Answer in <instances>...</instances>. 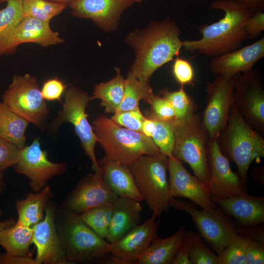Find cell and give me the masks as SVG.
Returning <instances> with one entry per match:
<instances>
[{
	"instance_id": "cell-1",
	"label": "cell",
	"mask_w": 264,
	"mask_h": 264,
	"mask_svg": "<svg viewBox=\"0 0 264 264\" xmlns=\"http://www.w3.org/2000/svg\"><path fill=\"white\" fill-rule=\"evenodd\" d=\"M180 34L179 26L169 18L129 34L126 41L135 55L130 71L138 79L149 81L158 68L179 56Z\"/></svg>"
},
{
	"instance_id": "cell-2",
	"label": "cell",
	"mask_w": 264,
	"mask_h": 264,
	"mask_svg": "<svg viewBox=\"0 0 264 264\" xmlns=\"http://www.w3.org/2000/svg\"><path fill=\"white\" fill-rule=\"evenodd\" d=\"M209 6L223 11L224 17L212 24L199 26L201 37L182 41V47L214 57L241 47L247 39L246 23L254 12L237 0H215Z\"/></svg>"
},
{
	"instance_id": "cell-3",
	"label": "cell",
	"mask_w": 264,
	"mask_h": 264,
	"mask_svg": "<svg viewBox=\"0 0 264 264\" xmlns=\"http://www.w3.org/2000/svg\"><path fill=\"white\" fill-rule=\"evenodd\" d=\"M93 131L106 157L129 166L143 155H156L161 152L152 138L101 115L92 122Z\"/></svg>"
},
{
	"instance_id": "cell-4",
	"label": "cell",
	"mask_w": 264,
	"mask_h": 264,
	"mask_svg": "<svg viewBox=\"0 0 264 264\" xmlns=\"http://www.w3.org/2000/svg\"><path fill=\"white\" fill-rule=\"evenodd\" d=\"M222 154L236 165L246 186L249 166L264 157V138L242 118L233 103L224 129L217 139Z\"/></svg>"
},
{
	"instance_id": "cell-5",
	"label": "cell",
	"mask_w": 264,
	"mask_h": 264,
	"mask_svg": "<svg viewBox=\"0 0 264 264\" xmlns=\"http://www.w3.org/2000/svg\"><path fill=\"white\" fill-rule=\"evenodd\" d=\"M168 163V157L161 152L156 155H143L128 166L143 200L155 219L170 206Z\"/></svg>"
},
{
	"instance_id": "cell-6",
	"label": "cell",
	"mask_w": 264,
	"mask_h": 264,
	"mask_svg": "<svg viewBox=\"0 0 264 264\" xmlns=\"http://www.w3.org/2000/svg\"><path fill=\"white\" fill-rule=\"evenodd\" d=\"M58 229L66 257L72 264L99 262L110 252V243L97 235L78 214L64 211Z\"/></svg>"
},
{
	"instance_id": "cell-7",
	"label": "cell",
	"mask_w": 264,
	"mask_h": 264,
	"mask_svg": "<svg viewBox=\"0 0 264 264\" xmlns=\"http://www.w3.org/2000/svg\"><path fill=\"white\" fill-rule=\"evenodd\" d=\"M174 143L172 156L189 164L194 176L209 192L206 132L201 117L194 112L182 120L172 122Z\"/></svg>"
},
{
	"instance_id": "cell-8",
	"label": "cell",
	"mask_w": 264,
	"mask_h": 264,
	"mask_svg": "<svg viewBox=\"0 0 264 264\" xmlns=\"http://www.w3.org/2000/svg\"><path fill=\"white\" fill-rule=\"evenodd\" d=\"M3 103L29 123L42 128L49 114L36 77L28 74L14 75L2 95Z\"/></svg>"
},
{
	"instance_id": "cell-9",
	"label": "cell",
	"mask_w": 264,
	"mask_h": 264,
	"mask_svg": "<svg viewBox=\"0 0 264 264\" xmlns=\"http://www.w3.org/2000/svg\"><path fill=\"white\" fill-rule=\"evenodd\" d=\"M63 96V109L52 121V126L56 129L65 122L72 124L83 148L91 161L92 169L95 173L100 174L95 154L97 138L88 121V114L86 111L90 97L87 92L77 87H71L66 89Z\"/></svg>"
},
{
	"instance_id": "cell-10",
	"label": "cell",
	"mask_w": 264,
	"mask_h": 264,
	"mask_svg": "<svg viewBox=\"0 0 264 264\" xmlns=\"http://www.w3.org/2000/svg\"><path fill=\"white\" fill-rule=\"evenodd\" d=\"M170 206L189 214L201 236L212 246L218 255L237 234V227L217 204L212 211L199 210L192 203L172 198Z\"/></svg>"
},
{
	"instance_id": "cell-11",
	"label": "cell",
	"mask_w": 264,
	"mask_h": 264,
	"mask_svg": "<svg viewBox=\"0 0 264 264\" xmlns=\"http://www.w3.org/2000/svg\"><path fill=\"white\" fill-rule=\"evenodd\" d=\"M237 75H218L206 84V106L201 117L209 139H217L227 124L234 103V83Z\"/></svg>"
},
{
	"instance_id": "cell-12",
	"label": "cell",
	"mask_w": 264,
	"mask_h": 264,
	"mask_svg": "<svg viewBox=\"0 0 264 264\" xmlns=\"http://www.w3.org/2000/svg\"><path fill=\"white\" fill-rule=\"evenodd\" d=\"M234 104L245 121L264 133V88L258 71L252 69L237 75L234 83Z\"/></svg>"
},
{
	"instance_id": "cell-13",
	"label": "cell",
	"mask_w": 264,
	"mask_h": 264,
	"mask_svg": "<svg viewBox=\"0 0 264 264\" xmlns=\"http://www.w3.org/2000/svg\"><path fill=\"white\" fill-rule=\"evenodd\" d=\"M209 192L212 197L224 199L247 194V186L238 172L232 170L230 160L221 152L217 139L206 144Z\"/></svg>"
},
{
	"instance_id": "cell-14",
	"label": "cell",
	"mask_w": 264,
	"mask_h": 264,
	"mask_svg": "<svg viewBox=\"0 0 264 264\" xmlns=\"http://www.w3.org/2000/svg\"><path fill=\"white\" fill-rule=\"evenodd\" d=\"M15 171L26 176L34 192L41 191L52 177L62 174L67 169L66 163L51 162L47 153L41 147L39 137L35 138L29 146L20 150Z\"/></svg>"
},
{
	"instance_id": "cell-15",
	"label": "cell",
	"mask_w": 264,
	"mask_h": 264,
	"mask_svg": "<svg viewBox=\"0 0 264 264\" xmlns=\"http://www.w3.org/2000/svg\"><path fill=\"white\" fill-rule=\"evenodd\" d=\"M43 219L33 226L32 242L37 249L36 264H72L66 257L55 223L52 205H46Z\"/></svg>"
},
{
	"instance_id": "cell-16",
	"label": "cell",
	"mask_w": 264,
	"mask_h": 264,
	"mask_svg": "<svg viewBox=\"0 0 264 264\" xmlns=\"http://www.w3.org/2000/svg\"><path fill=\"white\" fill-rule=\"evenodd\" d=\"M169 186L172 198H185L209 212L214 210L217 204L200 181L191 175L180 160L168 157Z\"/></svg>"
},
{
	"instance_id": "cell-17",
	"label": "cell",
	"mask_w": 264,
	"mask_h": 264,
	"mask_svg": "<svg viewBox=\"0 0 264 264\" xmlns=\"http://www.w3.org/2000/svg\"><path fill=\"white\" fill-rule=\"evenodd\" d=\"M118 197L95 173L82 178L70 193L65 203L66 210L82 214L96 207L114 203Z\"/></svg>"
},
{
	"instance_id": "cell-18",
	"label": "cell",
	"mask_w": 264,
	"mask_h": 264,
	"mask_svg": "<svg viewBox=\"0 0 264 264\" xmlns=\"http://www.w3.org/2000/svg\"><path fill=\"white\" fill-rule=\"evenodd\" d=\"M134 0H74L68 5L75 17L89 19L106 31L116 28L122 13Z\"/></svg>"
},
{
	"instance_id": "cell-19",
	"label": "cell",
	"mask_w": 264,
	"mask_h": 264,
	"mask_svg": "<svg viewBox=\"0 0 264 264\" xmlns=\"http://www.w3.org/2000/svg\"><path fill=\"white\" fill-rule=\"evenodd\" d=\"M64 42V39L51 28L49 23L25 17L10 34L0 41V55L13 51L24 43H35L46 47Z\"/></svg>"
},
{
	"instance_id": "cell-20",
	"label": "cell",
	"mask_w": 264,
	"mask_h": 264,
	"mask_svg": "<svg viewBox=\"0 0 264 264\" xmlns=\"http://www.w3.org/2000/svg\"><path fill=\"white\" fill-rule=\"evenodd\" d=\"M264 57L263 37L250 44L214 57L210 62V70L216 76L232 77L253 69Z\"/></svg>"
},
{
	"instance_id": "cell-21",
	"label": "cell",
	"mask_w": 264,
	"mask_h": 264,
	"mask_svg": "<svg viewBox=\"0 0 264 264\" xmlns=\"http://www.w3.org/2000/svg\"><path fill=\"white\" fill-rule=\"evenodd\" d=\"M157 228L155 219L152 217L133 228L119 240L110 243V253L128 264H134L157 236Z\"/></svg>"
},
{
	"instance_id": "cell-22",
	"label": "cell",
	"mask_w": 264,
	"mask_h": 264,
	"mask_svg": "<svg viewBox=\"0 0 264 264\" xmlns=\"http://www.w3.org/2000/svg\"><path fill=\"white\" fill-rule=\"evenodd\" d=\"M212 198L224 212L234 218L241 227L264 223V196H254L247 193L224 199Z\"/></svg>"
},
{
	"instance_id": "cell-23",
	"label": "cell",
	"mask_w": 264,
	"mask_h": 264,
	"mask_svg": "<svg viewBox=\"0 0 264 264\" xmlns=\"http://www.w3.org/2000/svg\"><path fill=\"white\" fill-rule=\"evenodd\" d=\"M98 163L104 181L118 197L138 201L143 200L128 166L111 160L106 156L98 161Z\"/></svg>"
},
{
	"instance_id": "cell-24",
	"label": "cell",
	"mask_w": 264,
	"mask_h": 264,
	"mask_svg": "<svg viewBox=\"0 0 264 264\" xmlns=\"http://www.w3.org/2000/svg\"><path fill=\"white\" fill-rule=\"evenodd\" d=\"M137 200L118 197L113 204V212L106 240L113 242L138 225L141 220L142 207Z\"/></svg>"
},
{
	"instance_id": "cell-25",
	"label": "cell",
	"mask_w": 264,
	"mask_h": 264,
	"mask_svg": "<svg viewBox=\"0 0 264 264\" xmlns=\"http://www.w3.org/2000/svg\"><path fill=\"white\" fill-rule=\"evenodd\" d=\"M187 232L183 226L173 235L160 238L156 236L144 253L134 264H170L181 246Z\"/></svg>"
},
{
	"instance_id": "cell-26",
	"label": "cell",
	"mask_w": 264,
	"mask_h": 264,
	"mask_svg": "<svg viewBox=\"0 0 264 264\" xmlns=\"http://www.w3.org/2000/svg\"><path fill=\"white\" fill-rule=\"evenodd\" d=\"M52 196L49 185H46L41 191L29 193L24 198L17 199L16 208L18 214L17 222L33 227L42 220L46 204Z\"/></svg>"
},
{
	"instance_id": "cell-27",
	"label": "cell",
	"mask_w": 264,
	"mask_h": 264,
	"mask_svg": "<svg viewBox=\"0 0 264 264\" xmlns=\"http://www.w3.org/2000/svg\"><path fill=\"white\" fill-rule=\"evenodd\" d=\"M116 76L111 80L94 86L90 101L101 100L100 105L105 108V112L115 113L122 102L125 91V79L120 69L115 67Z\"/></svg>"
},
{
	"instance_id": "cell-28",
	"label": "cell",
	"mask_w": 264,
	"mask_h": 264,
	"mask_svg": "<svg viewBox=\"0 0 264 264\" xmlns=\"http://www.w3.org/2000/svg\"><path fill=\"white\" fill-rule=\"evenodd\" d=\"M33 238V227L16 222L13 225L0 230V245L6 252L13 255H30L29 247Z\"/></svg>"
},
{
	"instance_id": "cell-29",
	"label": "cell",
	"mask_w": 264,
	"mask_h": 264,
	"mask_svg": "<svg viewBox=\"0 0 264 264\" xmlns=\"http://www.w3.org/2000/svg\"><path fill=\"white\" fill-rule=\"evenodd\" d=\"M29 122L0 102V138L17 146H25V132Z\"/></svg>"
},
{
	"instance_id": "cell-30",
	"label": "cell",
	"mask_w": 264,
	"mask_h": 264,
	"mask_svg": "<svg viewBox=\"0 0 264 264\" xmlns=\"http://www.w3.org/2000/svg\"><path fill=\"white\" fill-rule=\"evenodd\" d=\"M154 94L149 81L138 79L130 71L125 79V91L122 102L115 113L139 107L140 101L143 100L147 103Z\"/></svg>"
},
{
	"instance_id": "cell-31",
	"label": "cell",
	"mask_w": 264,
	"mask_h": 264,
	"mask_svg": "<svg viewBox=\"0 0 264 264\" xmlns=\"http://www.w3.org/2000/svg\"><path fill=\"white\" fill-rule=\"evenodd\" d=\"M237 230V234L218 255L220 264H246V251L251 236L249 231L242 227Z\"/></svg>"
},
{
	"instance_id": "cell-32",
	"label": "cell",
	"mask_w": 264,
	"mask_h": 264,
	"mask_svg": "<svg viewBox=\"0 0 264 264\" xmlns=\"http://www.w3.org/2000/svg\"><path fill=\"white\" fill-rule=\"evenodd\" d=\"M68 5L57 3L46 0H22L24 17H30L41 22L50 23Z\"/></svg>"
},
{
	"instance_id": "cell-33",
	"label": "cell",
	"mask_w": 264,
	"mask_h": 264,
	"mask_svg": "<svg viewBox=\"0 0 264 264\" xmlns=\"http://www.w3.org/2000/svg\"><path fill=\"white\" fill-rule=\"evenodd\" d=\"M114 203L100 205L80 214L82 220L97 235L105 239L108 235Z\"/></svg>"
},
{
	"instance_id": "cell-34",
	"label": "cell",
	"mask_w": 264,
	"mask_h": 264,
	"mask_svg": "<svg viewBox=\"0 0 264 264\" xmlns=\"http://www.w3.org/2000/svg\"><path fill=\"white\" fill-rule=\"evenodd\" d=\"M160 93L173 108L175 119L182 120L195 112L196 106L192 98L185 91L184 86L180 85L179 89L174 91L164 88L160 90Z\"/></svg>"
},
{
	"instance_id": "cell-35",
	"label": "cell",
	"mask_w": 264,
	"mask_h": 264,
	"mask_svg": "<svg viewBox=\"0 0 264 264\" xmlns=\"http://www.w3.org/2000/svg\"><path fill=\"white\" fill-rule=\"evenodd\" d=\"M6 5L0 10V41L10 34L24 18L22 0H5Z\"/></svg>"
},
{
	"instance_id": "cell-36",
	"label": "cell",
	"mask_w": 264,
	"mask_h": 264,
	"mask_svg": "<svg viewBox=\"0 0 264 264\" xmlns=\"http://www.w3.org/2000/svg\"><path fill=\"white\" fill-rule=\"evenodd\" d=\"M189 255L192 264H220L218 256L206 246L198 233L187 232Z\"/></svg>"
},
{
	"instance_id": "cell-37",
	"label": "cell",
	"mask_w": 264,
	"mask_h": 264,
	"mask_svg": "<svg viewBox=\"0 0 264 264\" xmlns=\"http://www.w3.org/2000/svg\"><path fill=\"white\" fill-rule=\"evenodd\" d=\"M154 120L156 128L152 136L160 151L168 157L172 156L174 134L172 122L160 120L147 112V116Z\"/></svg>"
},
{
	"instance_id": "cell-38",
	"label": "cell",
	"mask_w": 264,
	"mask_h": 264,
	"mask_svg": "<svg viewBox=\"0 0 264 264\" xmlns=\"http://www.w3.org/2000/svg\"><path fill=\"white\" fill-rule=\"evenodd\" d=\"M249 231L251 239L246 251V264H264V231Z\"/></svg>"
},
{
	"instance_id": "cell-39",
	"label": "cell",
	"mask_w": 264,
	"mask_h": 264,
	"mask_svg": "<svg viewBox=\"0 0 264 264\" xmlns=\"http://www.w3.org/2000/svg\"><path fill=\"white\" fill-rule=\"evenodd\" d=\"M110 118L120 126L142 133V126L145 116L138 107L133 110L115 113Z\"/></svg>"
},
{
	"instance_id": "cell-40",
	"label": "cell",
	"mask_w": 264,
	"mask_h": 264,
	"mask_svg": "<svg viewBox=\"0 0 264 264\" xmlns=\"http://www.w3.org/2000/svg\"><path fill=\"white\" fill-rule=\"evenodd\" d=\"M147 103L151 106V110L147 112L154 117L169 122L175 119V111L169 103L162 96L154 94Z\"/></svg>"
},
{
	"instance_id": "cell-41",
	"label": "cell",
	"mask_w": 264,
	"mask_h": 264,
	"mask_svg": "<svg viewBox=\"0 0 264 264\" xmlns=\"http://www.w3.org/2000/svg\"><path fill=\"white\" fill-rule=\"evenodd\" d=\"M172 72L176 81L180 85L192 84L195 72L191 63L187 60L176 57L174 59Z\"/></svg>"
},
{
	"instance_id": "cell-42",
	"label": "cell",
	"mask_w": 264,
	"mask_h": 264,
	"mask_svg": "<svg viewBox=\"0 0 264 264\" xmlns=\"http://www.w3.org/2000/svg\"><path fill=\"white\" fill-rule=\"evenodd\" d=\"M67 85L58 77L46 79L41 89L44 99L46 101H60L62 103V97L66 89Z\"/></svg>"
},
{
	"instance_id": "cell-43",
	"label": "cell",
	"mask_w": 264,
	"mask_h": 264,
	"mask_svg": "<svg viewBox=\"0 0 264 264\" xmlns=\"http://www.w3.org/2000/svg\"><path fill=\"white\" fill-rule=\"evenodd\" d=\"M21 149L14 144L0 138V172L15 165L18 161Z\"/></svg>"
},
{
	"instance_id": "cell-44",
	"label": "cell",
	"mask_w": 264,
	"mask_h": 264,
	"mask_svg": "<svg viewBox=\"0 0 264 264\" xmlns=\"http://www.w3.org/2000/svg\"><path fill=\"white\" fill-rule=\"evenodd\" d=\"M264 30V13L263 10L254 12L245 25L247 38L253 39L260 36Z\"/></svg>"
},
{
	"instance_id": "cell-45",
	"label": "cell",
	"mask_w": 264,
	"mask_h": 264,
	"mask_svg": "<svg viewBox=\"0 0 264 264\" xmlns=\"http://www.w3.org/2000/svg\"><path fill=\"white\" fill-rule=\"evenodd\" d=\"M0 264H36V262L31 254L19 256L6 252L0 255Z\"/></svg>"
},
{
	"instance_id": "cell-46",
	"label": "cell",
	"mask_w": 264,
	"mask_h": 264,
	"mask_svg": "<svg viewBox=\"0 0 264 264\" xmlns=\"http://www.w3.org/2000/svg\"><path fill=\"white\" fill-rule=\"evenodd\" d=\"M172 264H192L189 255V244L187 234L183 244L176 254Z\"/></svg>"
},
{
	"instance_id": "cell-47",
	"label": "cell",
	"mask_w": 264,
	"mask_h": 264,
	"mask_svg": "<svg viewBox=\"0 0 264 264\" xmlns=\"http://www.w3.org/2000/svg\"><path fill=\"white\" fill-rule=\"evenodd\" d=\"M155 128L156 124L154 120L151 118L145 117L142 126V133L151 138Z\"/></svg>"
},
{
	"instance_id": "cell-48",
	"label": "cell",
	"mask_w": 264,
	"mask_h": 264,
	"mask_svg": "<svg viewBox=\"0 0 264 264\" xmlns=\"http://www.w3.org/2000/svg\"><path fill=\"white\" fill-rule=\"evenodd\" d=\"M239 2L244 5L253 12L263 10L264 6V0H237Z\"/></svg>"
},
{
	"instance_id": "cell-49",
	"label": "cell",
	"mask_w": 264,
	"mask_h": 264,
	"mask_svg": "<svg viewBox=\"0 0 264 264\" xmlns=\"http://www.w3.org/2000/svg\"><path fill=\"white\" fill-rule=\"evenodd\" d=\"M101 264H128L122 259L110 253L106 255L100 261Z\"/></svg>"
},
{
	"instance_id": "cell-50",
	"label": "cell",
	"mask_w": 264,
	"mask_h": 264,
	"mask_svg": "<svg viewBox=\"0 0 264 264\" xmlns=\"http://www.w3.org/2000/svg\"><path fill=\"white\" fill-rule=\"evenodd\" d=\"M2 215V211L0 209V217ZM16 223L15 220L10 219L5 221L0 220V230L10 227Z\"/></svg>"
},
{
	"instance_id": "cell-51",
	"label": "cell",
	"mask_w": 264,
	"mask_h": 264,
	"mask_svg": "<svg viewBox=\"0 0 264 264\" xmlns=\"http://www.w3.org/2000/svg\"><path fill=\"white\" fill-rule=\"evenodd\" d=\"M49 1L57 3L66 4L68 5V4L74 1V0H46Z\"/></svg>"
},
{
	"instance_id": "cell-52",
	"label": "cell",
	"mask_w": 264,
	"mask_h": 264,
	"mask_svg": "<svg viewBox=\"0 0 264 264\" xmlns=\"http://www.w3.org/2000/svg\"><path fill=\"white\" fill-rule=\"evenodd\" d=\"M4 188V183L2 172H0V194L3 191Z\"/></svg>"
},
{
	"instance_id": "cell-53",
	"label": "cell",
	"mask_w": 264,
	"mask_h": 264,
	"mask_svg": "<svg viewBox=\"0 0 264 264\" xmlns=\"http://www.w3.org/2000/svg\"><path fill=\"white\" fill-rule=\"evenodd\" d=\"M135 2H140L141 1V0H134Z\"/></svg>"
},
{
	"instance_id": "cell-54",
	"label": "cell",
	"mask_w": 264,
	"mask_h": 264,
	"mask_svg": "<svg viewBox=\"0 0 264 264\" xmlns=\"http://www.w3.org/2000/svg\"><path fill=\"white\" fill-rule=\"evenodd\" d=\"M5 0H0V2L4 1Z\"/></svg>"
}]
</instances>
